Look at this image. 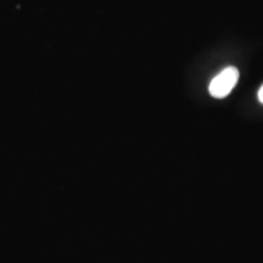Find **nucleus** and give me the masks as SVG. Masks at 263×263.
<instances>
[{"label": "nucleus", "instance_id": "f257e3e1", "mask_svg": "<svg viewBox=\"0 0 263 263\" xmlns=\"http://www.w3.org/2000/svg\"><path fill=\"white\" fill-rule=\"evenodd\" d=\"M238 68L233 67V66L224 68V70H223L219 74H217L211 81V83H210V94H211L213 98L217 99L226 98L227 95L233 90V88L235 87L236 83H238Z\"/></svg>", "mask_w": 263, "mask_h": 263}, {"label": "nucleus", "instance_id": "f03ea898", "mask_svg": "<svg viewBox=\"0 0 263 263\" xmlns=\"http://www.w3.org/2000/svg\"><path fill=\"white\" fill-rule=\"evenodd\" d=\"M258 100H259V103L263 104V85L259 88V90H258Z\"/></svg>", "mask_w": 263, "mask_h": 263}]
</instances>
